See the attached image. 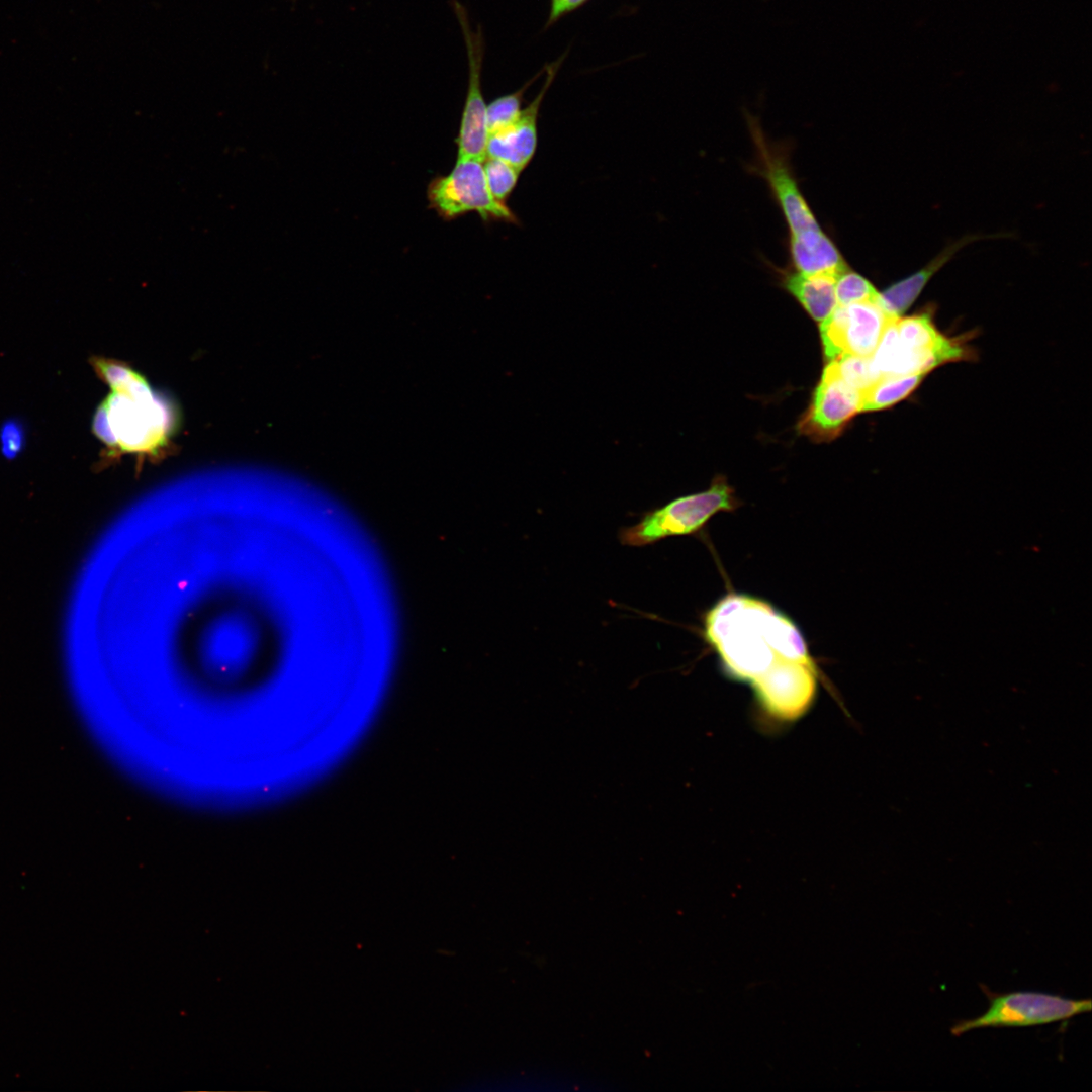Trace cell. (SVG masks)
I'll return each instance as SVG.
<instances>
[{"label": "cell", "mask_w": 1092, "mask_h": 1092, "mask_svg": "<svg viewBox=\"0 0 1092 1092\" xmlns=\"http://www.w3.org/2000/svg\"><path fill=\"white\" fill-rule=\"evenodd\" d=\"M832 361L843 379L860 392L880 377L872 367L871 358L844 355Z\"/></svg>", "instance_id": "obj_20"}, {"label": "cell", "mask_w": 1092, "mask_h": 1092, "mask_svg": "<svg viewBox=\"0 0 1092 1092\" xmlns=\"http://www.w3.org/2000/svg\"><path fill=\"white\" fill-rule=\"evenodd\" d=\"M2 451L7 457H13L22 446V432L13 423H8L2 430Z\"/></svg>", "instance_id": "obj_22"}, {"label": "cell", "mask_w": 1092, "mask_h": 1092, "mask_svg": "<svg viewBox=\"0 0 1092 1092\" xmlns=\"http://www.w3.org/2000/svg\"><path fill=\"white\" fill-rule=\"evenodd\" d=\"M706 640L726 671L751 685L789 661H811L796 625L768 603L729 594L704 619Z\"/></svg>", "instance_id": "obj_1"}, {"label": "cell", "mask_w": 1092, "mask_h": 1092, "mask_svg": "<svg viewBox=\"0 0 1092 1092\" xmlns=\"http://www.w3.org/2000/svg\"><path fill=\"white\" fill-rule=\"evenodd\" d=\"M811 661L785 662L752 684L762 707L780 720H794L807 711L816 692Z\"/></svg>", "instance_id": "obj_9"}, {"label": "cell", "mask_w": 1092, "mask_h": 1092, "mask_svg": "<svg viewBox=\"0 0 1092 1092\" xmlns=\"http://www.w3.org/2000/svg\"><path fill=\"white\" fill-rule=\"evenodd\" d=\"M567 53L544 66L545 81L537 96L511 126L488 135L486 157L503 160L522 172L533 159L538 143L537 118L542 101Z\"/></svg>", "instance_id": "obj_11"}, {"label": "cell", "mask_w": 1092, "mask_h": 1092, "mask_svg": "<svg viewBox=\"0 0 1092 1092\" xmlns=\"http://www.w3.org/2000/svg\"><path fill=\"white\" fill-rule=\"evenodd\" d=\"M746 117L756 149L757 163L754 171L766 180L784 214L790 235L820 228L799 189L785 150L766 140L753 116L746 114Z\"/></svg>", "instance_id": "obj_7"}, {"label": "cell", "mask_w": 1092, "mask_h": 1092, "mask_svg": "<svg viewBox=\"0 0 1092 1092\" xmlns=\"http://www.w3.org/2000/svg\"><path fill=\"white\" fill-rule=\"evenodd\" d=\"M427 194L430 208L445 220L474 211L484 221H517L506 203L498 202L490 193L482 160L457 158L449 174L430 182Z\"/></svg>", "instance_id": "obj_5"}, {"label": "cell", "mask_w": 1092, "mask_h": 1092, "mask_svg": "<svg viewBox=\"0 0 1092 1092\" xmlns=\"http://www.w3.org/2000/svg\"><path fill=\"white\" fill-rule=\"evenodd\" d=\"M789 252L795 271L838 276L848 268L834 242L821 228L790 235Z\"/></svg>", "instance_id": "obj_13"}, {"label": "cell", "mask_w": 1092, "mask_h": 1092, "mask_svg": "<svg viewBox=\"0 0 1092 1092\" xmlns=\"http://www.w3.org/2000/svg\"><path fill=\"white\" fill-rule=\"evenodd\" d=\"M588 1L589 0H550V10L548 19L545 23V29L552 26L566 14L577 10Z\"/></svg>", "instance_id": "obj_21"}, {"label": "cell", "mask_w": 1092, "mask_h": 1092, "mask_svg": "<svg viewBox=\"0 0 1092 1092\" xmlns=\"http://www.w3.org/2000/svg\"><path fill=\"white\" fill-rule=\"evenodd\" d=\"M837 305L877 302L878 290L862 275L847 268L841 272L835 283Z\"/></svg>", "instance_id": "obj_18"}, {"label": "cell", "mask_w": 1092, "mask_h": 1092, "mask_svg": "<svg viewBox=\"0 0 1092 1092\" xmlns=\"http://www.w3.org/2000/svg\"><path fill=\"white\" fill-rule=\"evenodd\" d=\"M926 373L882 375L861 391L860 412L884 410L905 399L922 382Z\"/></svg>", "instance_id": "obj_16"}, {"label": "cell", "mask_w": 1092, "mask_h": 1092, "mask_svg": "<svg viewBox=\"0 0 1092 1092\" xmlns=\"http://www.w3.org/2000/svg\"><path fill=\"white\" fill-rule=\"evenodd\" d=\"M891 318L877 302L837 305L820 324L826 359L844 355L871 358Z\"/></svg>", "instance_id": "obj_6"}, {"label": "cell", "mask_w": 1092, "mask_h": 1092, "mask_svg": "<svg viewBox=\"0 0 1092 1092\" xmlns=\"http://www.w3.org/2000/svg\"><path fill=\"white\" fill-rule=\"evenodd\" d=\"M894 325L901 346L919 357L929 371L969 355L963 346L937 331L928 313L900 316Z\"/></svg>", "instance_id": "obj_12"}, {"label": "cell", "mask_w": 1092, "mask_h": 1092, "mask_svg": "<svg viewBox=\"0 0 1092 1092\" xmlns=\"http://www.w3.org/2000/svg\"><path fill=\"white\" fill-rule=\"evenodd\" d=\"M989 1000L980 1016L956 1022L950 1033L961 1036L971 1030L989 1027H1028L1068 1020L1091 1011L1090 998L1071 999L1056 994L1032 991L994 993L982 985Z\"/></svg>", "instance_id": "obj_4"}, {"label": "cell", "mask_w": 1092, "mask_h": 1092, "mask_svg": "<svg viewBox=\"0 0 1092 1092\" xmlns=\"http://www.w3.org/2000/svg\"><path fill=\"white\" fill-rule=\"evenodd\" d=\"M737 506L733 489L724 477L717 476L707 490L674 498L643 513L636 524L622 527L618 538L623 545L643 547L668 537L694 534L716 513L732 511Z\"/></svg>", "instance_id": "obj_3"}, {"label": "cell", "mask_w": 1092, "mask_h": 1092, "mask_svg": "<svg viewBox=\"0 0 1092 1092\" xmlns=\"http://www.w3.org/2000/svg\"><path fill=\"white\" fill-rule=\"evenodd\" d=\"M781 278L784 288L819 324L826 321L837 307L835 295L836 275L783 271Z\"/></svg>", "instance_id": "obj_15"}, {"label": "cell", "mask_w": 1092, "mask_h": 1092, "mask_svg": "<svg viewBox=\"0 0 1092 1092\" xmlns=\"http://www.w3.org/2000/svg\"><path fill=\"white\" fill-rule=\"evenodd\" d=\"M483 169L490 193L495 200L506 203L518 183L521 172L509 163L490 157L484 159Z\"/></svg>", "instance_id": "obj_19"}, {"label": "cell", "mask_w": 1092, "mask_h": 1092, "mask_svg": "<svg viewBox=\"0 0 1092 1092\" xmlns=\"http://www.w3.org/2000/svg\"><path fill=\"white\" fill-rule=\"evenodd\" d=\"M981 237L967 236L944 248L936 257L915 273L879 292L877 303L891 317H900L912 305L930 278L964 246Z\"/></svg>", "instance_id": "obj_14"}, {"label": "cell", "mask_w": 1092, "mask_h": 1092, "mask_svg": "<svg viewBox=\"0 0 1092 1092\" xmlns=\"http://www.w3.org/2000/svg\"><path fill=\"white\" fill-rule=\"evenodd\" d=\"M860 405L861 392L843 379L835 361H829L797 429L814 441L832 440L860 412Z\"/></svg>", "instance_id": "obj_8"}, {"label": "cell", "mask_w": 1092, "mask_h": 1092, "mask_svg": "<svg viewBox=\"0 0 1092 1092\" xmlns=\"http://www.w3.org/2000/svg\"><path fill=\"white\" fill-rule=\"evenodd\" d=\"M457 16L463 29L469 60V84L462 112L457 158L482 160L486 158L488 132L486 127V105L481 92V65L483 58V39L481 32H473L466 14L459 4H455Z\"/></svg>", "instance_id": "obj_10"}, {"label": "cell", "mask_w": 1092, "mask_h": 1092, "mask_svg": "<svg viewBox=\"0 0 1092 1092\" xmlns=\"http://www.w3.org/2000/svg\"><path fill=\"white\" fill-rule=\"evenodd\" d=\"M544 73V67L517 91L503 95L486 106V127L488 135L514 124L521 112L525 92Z\"/></svg>", "instance_id": "obj_17"}, {"label": "cell", "mask_w": 1092, "mask_h": 1092, "mask_svg": "<svg viewBox=\"0 0 1092 1092\" xmlns=\"http://www.w3.org/2000/svg\"><path fill=\"white\" fill-rule=\"evenodd\" d=\"M178 422L175 404L154 390L140 373L99 404L92 431L105 445L106 461L131 454L142 464L145 460L160 461L171 453Z\"/></svg>", "instance_id": "obj_2"}]
</instances>
